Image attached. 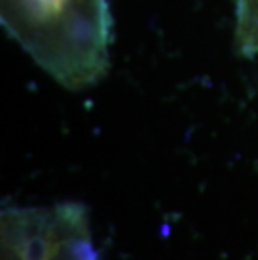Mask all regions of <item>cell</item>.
Segmentation results:
<instances>
[{"mask_svg": "<svg viewBox=\"0 0 258 260\" xmlns=\"http://www.w3.org/2000/svg\"><path fill=\"white\" fill-rule=\"evenodd\" d=\"M235 46L245 57H258V0H235Z\"/></svg>", "mask_w": 258, "mask_h": 260, "instance_id": "3", "label": "cell"}, {"mask_svg": "<svg viewBox=\"0 0 258 260\" xmlns=\"http://www.w3.org/2000/svg\"><path fill=\"white\" fill-rule=\"evenodd\" d=\"M0 19L7 34L65 89L82 91L107 74V0H0Z\"/></svg>", "mask_w": 258, "mask_h": 260, "instance_id": "1", "label": "cell"}, {"mask_svg": "<svg viewBox=\"0 0 258 260\" xmlns=\"http://www.w3.org/2000/svg\"><path fill=\"white\" fill-rule=\"evenodd\" d=\"M0 242L2 260H97L81 203L4 210Z\"/></svg>", "mask_w": 258, "mask_h": 260, "instance_id": "2", "label": "cell"}]
</instances>
